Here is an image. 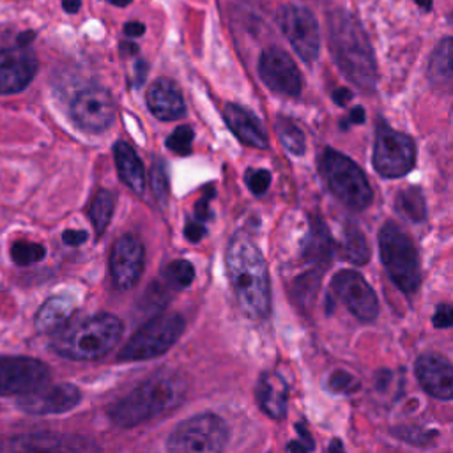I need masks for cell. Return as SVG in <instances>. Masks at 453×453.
Returning <instances> with one entry per match:
<instances>
[{"mask_svg":"<svg viewBox=\"0 0 453 453\" xmlns=\"http://www.w3.org/2000/svg\"><path fill=\"white\" fill-rule=\"evenodd\" d=\"M223 117L230 131L246 145L255 149H267L269 140L265 131L255 115L237 104H226L223 110Z\"/></svg>","mask_w":453,"mask_h":453,"instance_id":"cell-21","label":"cell"},{"mask_svg":"<svg viewBox=\"0 0 453 453\" xmlns=\"http://www.w3.org/2000/svg\"><path fill=\"white\" fill-rule=\"evenodd\" d=\"M246 184L251 189L253 195H264L271 184V172L258 168V170H248L246 173Z\"/></svg>","mask_w":453,"mask_h":453,"instance_id":"cell-35","label":"cell"},{"mask_svg":"<svg viewBox=\"0 0 453 453\" xmlns=\"http://www.w3.org/2000/svg\"><path fill=\"white\" fill-rule=\"evenodd\" d=\"M106 2L117 5V7H126V5H129L133 0H106Z\"/></svg>","mask_w":453,"mask_h":453,"instance_id":"cell-49","label":"cell"},{"mask_svg":"<svg viewBox=\"0 0 453 453\" xmlns=\"http://www.w3.org/2000/svg\"><path fill=\"white\" fill-rule=\"evenodd\" d=\"M343 258L356 264V265H363L368 262L370 258V250L366 244V239L363 235V232L349 223L345 226V242H343Z\"/></svg>","mask_w":453,"mask_h":453,"instance_id":"cell-29","label":"cell"},{"mask_svg":"<svg viewBox=\"0 0 453 453\" xmlns=\"http://www.w3.org/2000/svg\"><path fill=\"white\" fill-rule=\"evenodd\" d=\"M62 5H64V11L65 12H78L80 11V5H81V0H62Z\"/></svg>","mask_w":453,"mask_h":453,"instance_id":"cell-45","label":"cell"},{"mask_svg":"<svg viewBox=\"0 0 453 453\" xmlns=\"http://www.w3.org/2000/svg\"><path fill=\"white\" fill-rule=\"evenodd\" d=\"M120 48H122V53H127V55H134L138 50L136 44H133V42H122Z\"/></svg>","mask_w":453,"mask_h":453,"instance_id":"cell-47","label":"cell"},{"mask_svg":"<svg viewBox=\"0 0 453 453\" xmlns=\"http://www.w3.org/2000/svg\"><path fill=\"white\" fill-rule=\"evenodd\" d=\"M145 250L138 237L122 235L110 251V273L115 285L122 290L134 287L142 276Z\"/></svg>","mask_w":453,"mask_h":453,"instance_id":"cell-16","label":"cell"},{"mask_svg":"<svg viewBox=\"0 0 453 453\" xmlns=\"http://www.w3.org/2000/svg\"><path fill=\"white\" fill-rule=\"evenodd\" d=\"M428 81L439 92H453V37H444L430 55Z\"/></svg>","mask_w":453,"mask_h":453,"instance_id":"cell-23","label":"cell"},{"mask_svg":"<svg viewBox=\"0 0 453 453\" xmlns=\"http://www.w3.org/2000/svg\"><path fill=\"white\" fill-rule=\"evenodd\" d=\"M184 234H186L188 241L198 242V241L205 235V223H202V221H198V219L193 218V219L188 221V225H186V228H184Z\"/></svg>","mask_w":453,"mask_h":453,"instance_id":"cell-39","label":"cell"},{"mask_svg":"<svg viewBox=\"0 0 453 453\" xmlns=\"http://www.w3.org/2000/svg\"><path fill=\"white\" fill-rule=\"evenodd\" d=\"M329 388L336 393H352L359 388V382L350 373H347L343 370H336L329 377Z\"/></svg>","mask_w":453,"mask_h":453,"instance_id":"cell-36","label":"cell"},{"mask_svg":"<svg viewBox=\"0 0 453 453\" xmlns=\"http://www.w3.org/2000/svg\"><path fill=\"white\" fill-rule=\"evenodd\" d=\"M395 209L398 214L411 221H423L426 216V205L421 191L418 188H405L395 198Z\"/></svg>","mask_w":453,"mask_h":453,"instance_id":"cell-27","label":"cell"},{"mask_svg":"<svg viewBox=\"0 0 453 453\" xmlns=\"http://www.w3.org/2000/svg\"><path fill=\"white\" fill-rule=\"evenodd\" d=\"M37 71V58L27 48L0 50V94L21 92Z\"/></svg>","mask_w":453,"mask_h":453,"instance_id":"cell-18","label":"cell"},{"mask_svg":"<svg viewBox=\"0 0 453 453\" xmlns=\"http://www.w3.org/2000/svg\"><path fill=\"white\" fill-rule=\"evenodd\" d=\"M184 319L179 313H161L142 326L120 349V361H143L165 354L182 334Z\"/></svg>","mask_w":453,"mask_h":453,"instance_id":"cell-8","label":"cell"},{"mask_svg":"<svg viewBox=\"0 0 453 453\" xmlns=\"http://www.w3.org/2000/svg\"><path fill=\"white\" fill-rule=\"evenodd\" d=\"M414 373L421 388L434 398H453V365L441 354L426 352L416 359Z\"/></svg>","mask_w":453,"mask_h":453,"instance_id":"cell-19","label":"cell"},{"mask_svg":"<svg viewBox=\"0 0 453 453\" xmlns=\"http://www.w3.org/2000/svg\"><path fill=\"white\" fill-rule=\"evenodd\" d=\"M319 170L329 191L349 209L363 211L372 202V188L363 170L345 154L324 149L319 157Z\"/></svg>","mask_w":453,"mask_h":453,"instance_id":"cell-5","label":"cell"},{"mask_svg":"<svg viewBox=\"0 0 453 453\" xmlns=\"http://www.w3.org/2000/svg\"><path fill=\"white\" fill-rule=\"evenodd\" d=\"M76 310V303L73 297L58 294L48 297L35 315V326L41 333H55L67 326L69 319Z\"/></svg>","mask_w":453,"mask_h":453,"instance_id":"cell-24","label":"cell"},{"mask_svg":"<svg viewBox=\"0 0 453 453\" xmlns=\"http://www.w3.org/2000/svg\"><path fill=\"white\" fill-rule=\"evenodd\" d=\"M71 115L83 131L101 133L110 127L115 119L113 97L106 88L101 87L85 88L74 97Z\"/></svg>","mask_w":453,"mask_h":453,"instance_id":"cell-14","label":"cell"},{"mask_svg":"<svg viewBox=\"0 0 453 453\" xmlns=\"http://www.w3.org/2000/svg\"><path fill=\"white\" fill-rule=\"evenodd\" d=\"M113 209H115V195L108 189H99L94 195V198L90 202V209H88L90 221H92L97 235H101L106 230V226L111 219Z\"/></svg>","mask_w":453,"mask_h":453,"instance_id":"cell-28","label":"cell"},{"mask_svg":"<svg viewBox=\"0 0 453 453\" xmlns=\"http://www.w3.org/2000/svg\"><path fill=\"white\" fill-rule=\"evenodd\" d=\"M278 21L296 53L311 64L320 51V32L313 14L299 5H285L280 11Z\"/></svg>","mask_w":453,"mask_h":453,"instance_id":"cell-11","label":"cell"},{"mask_svg":"<svg viewBox=\"0 0 453 453\" xmlns=\"http://www.w3.org/2000/svg\"><path fill=\"white\" fill-rule=\"evenodd\" d=\"M186 393V380L173 372H157L110 409L119 426H136L177 407Z\"/></svg>","mask_w":453,"mask_h":453,"instance_id":"cell-3","label":"cell"},{"mask_svg":"<svg viewBox=\"0 0 453 453\" xmlns=\"http://www.w3.org/2000/svg\"><path fill=\"white\" fill-rule=\"evenodd\" d=\"M276 131H278V136H280V142L283 143V147L296 154V156H301L306 149V140H304V134L303 131L288 119H280L276 122Z\"/></svg>","mask_w":453,"mask_h":453,"instance_id":"cell-30","label":"cell"},{"mask_svg":"<svg viewBox=\"0 0 453 453\" xmlns=\"http://www.w3.org/2000/svg\"><path fill=\"white\" fill-rule=\"evenodd\" d=\"M329 453H345L343 444L338 439H333L331 444H329Z\"/></svg>","mask_w":453,"mask_h":453,"instance_id":"cell-46","label":"cell"},{"mask_svg":"<svg viewBox=\"0 0 453 453\" xmlns=\"http://www.w3.org/2000/svg\"><path fill=\"white\" fill-rule=\"evenodd\" d=\"M331 288L342 299L347 310L359 320L370 322L377 317L379 313L377 296L359 273L352 269H343L336 273L331 280Z\"/></svg>","mask_w":453,"mask_h":453,"instance_id":"cell-13","label":"cell"},{"mask_svg":"<svg viewBox=\"0 0 453 453\" xmlns=\"http://www.w3.org/2000/svg\"><path fill=\"white\" fill-rule=\"evenodd\" d=\"M80 402V391L69 382L42 386L32 393L23 395L18 405L30 414H58L67 412Z\"/></svg>","mask_w":453,"mask_h":453,"instance_id":"cell-17","label":"cell"},{"mask_svg":"<svg viewBox=\"0 0 453 453\" xmlns=\"http://www.w3.org/2000/svg\"><path fill=\"white\" fill-rule=\"evenodd\" d=\"M0 453H99V449L80 435L32 432L2 441Z\"/></svg>","mask_w":453,"mask_h":453,"instance_id":"cell-10","label":"cell"},{"mask_svg":"<svg viewBox=\"0 0 453 453\" xmlns=\"http://www.w3.org/2000/svg\"><path fill=\"white\" fill-rule=\"evenodd\" d=\"M195 278V269L188 260H175L166 265L165 280L177 288H186Z\"/></svg>","mask_w":453,"mask_h":453,"instance_id":"cell-32","label":"cell"},{"mask_svg":"<svg viewBox=\"0 0 453 453\" xmlns=\"http://www.w3.org/2000/svg\"><path fill=\"white\" fill-rule=\"evenodd\" d=\"M373 168L386 179H396L409 173L416 161V145L405 133L391 129L380 122L373 142Z\"/></svg>","mask_w":453,"mask_h":453,"instance_id":"cell-9","label":"cell"},{"mask_svg":"<svg viewBox=\"0 0 453 453\" xmlns=\"http://www.w3.org/2000/svg\"><path fill=\"white\" fill-rule=\"evenodd\" d=\"M347 120L349 122H352V124H361V122H365V110L363 108H354L350 113H349V117H347Z\"/></svg>","mask_w":453,"mask_h":453,"instance_id":"cell-44","label":"cell"},{"mask_svg":"<svg viewBox=\"0 0 453 453\" xmlns=\"http://www.w3.org/2000/svg\"><path fill=\"white\" fill-rule=\"evenodd\" d=\"M379 248L382 264L395 285L405 294H414L421 283V267L411 237L398 225L386 223L379 232Z\"/></svg>","mask_w":453,"mask_h":453,"instance_id":"cell-6","label":"cell"},{"mask_svg":"<svg viewBox=\"0 0 453 453\" xmlns=\"http://www.w3.org/2000/svg\"><path fill=\"white\" fill-rule=\"evenodd\" d=\"M113 156L117 172L122 182L134 193H143L145 189V168L134 149L126 142H117L113 145Z\"/></svg>","mask_w":453,"mask_h":453,"instance_id":"cell-25","label":"cell"},{"mask_svg":"<svg viewBox=\"0 0 453 453\" xmlns=\"http://www.w3.org/2000/svg\"><path fill=\"white\" fill-rule=\"evenodd\" d=\"M122 324L115 315L101 313L60 331L53 340L58 356L73 361H94L108 354L120 340Z\"/></svg>","mask_w":453,"mask_h":453,"instance_id":"cell-4","label":"cell"},{"mask_svg":"<svg viewBox=\"0 0 453 453\" xmlns=\"http://www.w3.org/2000/svg\"><path fill=\"white\" fill-rule=\"evenodd\" d=\"M32 39H34V34H32V32H25L18 41H19V44H21V46H27Z\"/></svg>","mask_w":453,"mask_h":453,"instance_id":"cell-48","label":"cell"},{"mask_svg":"<svg viewBox=\"0 0 453 453\" xmlns=\"http://www.w3.org/2000/svg\"><path fill=\"white\" fill-rule=\"evenodd\" d=\"M327 32L329 50L338 69L359 88L372 90L377 83V64L359 21L336 9L327 16Z\"/></svg>","mask_w":453,"mask_h":453,"instance_id":"cell-2","label":"cell"},{"mask_svg":"<svg viewBox=\"0 0 453 453\" xmlns=\"http://www.w3.org/2000/svg\"><path fill=\"white\" fill-rule=\"evenodd\" d=\"M50 379L48 366L25 356L0 357V396L7 395H27L42 386Z\"/></svg>","mask_w":453,"mask_h":453,"instance_id":"cell-12","label":"cell"},{"mask_svg":"<svg viewBox=\"0 0 453 453\" xmlns=\"http://www.w3.org/2000/svg\"><path fill=\"white\" fill-rule=\"evenodd\" d=\"M331 251H333V242L329 237L327 228L324 226L322 221H313L311 228H310V235L304 242V250H303V257L311 262L313 265H317L319 269H324L329 264L331 258Z\"/></svg>","mask_w":453,"mask_h":453,"instance_id":"cell-26","label":"cell"},{"mask_svg":"<svg viewBox=\"0 0 453 453\" xmlns=\"http://www.w3.org/2000/svg\"><path fill=\"white\" fill-rule=\"evenodd\" d=\"M191 142H193V129L188 124H182L166 138V147L180 156H186L191 152Z\"/></svg>","mask_w":453,"mask_h":453,"instance_id":"cell-33","label":"cell"},{"mask_svg":"<svg viewBox=\"0 0 453 453\" xmlns=\"http://www.w3.org/2000/svg\"><path fill=\"white\" fill-rule=\"evenodd\" d=\"M287 382L276 372H265L257 384V402L273 419H281L287 412Z\"/></svg>","mask_w":453,"mask_h":453,"instance_id":"cell-22","label":"cell"},{"mask_svg":"<svg viewBox=\"0 0 453 453\" xmlns=\"http://www.w3.org/2000/svg\"><path fill=\"white\" fill-rule=\"evenodd\" d=\"M414 2H416L421 9H426V11L432 7V0H414Z\"/></svg>","mask_w":453,"mask_h":453,"instance_id":"cell-50","label":"cell"},{"mask_svg":"<svg viewBox=\"0 0 453 453\" xmlns=\"http://www.w3.org/2000/svg\"><path fill=\"white\" fill-rule=\"evenodd\" d=\"M44 255H46V250L39 242L21 239L12 242L11 246V257L18 265H30L34 262L42 260Z\"/></svg>","mask_w":453,"mask_h":453,"instance_id":"cell-31","label":"cell"},{"mask_svg":"<svg viewBox=\"0 0 453 453\" xmlns=\"http://www.w3.org/2000/svg\"><path fill=\"white\" fill-rule=\"evenodd\" d=\"M143 32H145V25L140 23V21H129V23L124 25V34H126L127 37H138V35H142Z\"/></svg>","mask_w":453,"mask_h":453,"instance_id":"cell-41","label":"cell"},{"mask_svg":"<svg viewBox=\"0 0 453 453\" xmlns=\"http://www.w3.org/2000/svg\"><path fill=\"white\" fill-rule=\"evenodd\" d=\"M226 274L241 310L251 319H265L271 311V285L265 260L246 234L232 237L226 248Z\"/></svg>","mask_w":453,"mask_h":453,"instance_id":"cell-1","label":"cell"},{"mask_svg":"<svg viewBox=\"0 0 453 453\" xmlns=\"http://www.w3.org/2000/svg\"><path fill=\"white\" fill-rule=\"evenodd\" d=\"M228 441L226 423L211 412L182 421L168 437V453H223Z\"/></svg>","mask_w":453,"mask_h":453,"instance_id":"cell-7","label":"cell"},{"mask_svg":"<svg viewBox=\"0 0 453 453\" xmlns=\"http://www.w3.org/2000/svg\"><path fill=\"white\" fill-rule=\"evenodd\" d=\"M258 74L262 81L274 92L296 97L303 88V80L297 65L280 48H269L260 55Z\"/></svg>","mask_w":453,"mask_h":453,"instance_id":"cell-15","label":"cell"},{"mask_svg":"<svg viewBox=\"0 0 453 453\" xmlns=\"http://www.w3.org/2000/svg\"><path fill=\"white\" fill-rule=\"evenodd\" d=\"M432 322L435 327L446 329V327H453V304L451 303H444L439 304L435 308V313L432 317Z\"/></svg>","mask_w":453,"mask_h":453,"instance_id":"cell-38","label":"cell"},{"mask_svg":"<svg viewBox=\"0 0 453 453\" xmlns=\"http://www.w3.org/2000/svg\"><path fill=\"white\" fill-rule=\"evenodd\" d=\"M149 182H150V188H152L154 195H156L159 200H165L166 191H168V177H166V170H165V166L161 165V161H156V163H154V166H152V170H150Z\"/></svg>","mask_w":453,"mask_h":453,"instance_id":"cell-34","label":"cell"},{"mask_svg":"<svg viewBox=\"0 0 453 453\" xmlns=\"http://www.w3.org/2000/svg\"><path fill=\"white\" fill-rule=\"evenodd\" d=\"M147 76V64L143 60H138L134 64V78H136V85H142L143 80Z\"/></svg>","mask_w":453,"mask_h":453,"instance_id":"cell-43","label":"cell"},{"mask_svg":"<svg viewBox=\"0 0 453 453\" xmlns=\"http://www.w3.org/2000/svg\"><path fill=\"white\" fill-rule=\"evenodd\" d=\"M350 97H352V92L347 90V88H338V90L333 92V99H334V103H338L340 106L347 104V103L350 101Z\"/></svg>","mask_w":453,"mask_h":453,"instance_id":"cell-42","label":"cell"},{"mask_svg":"<svg viewBox=\"0 0 453 453\" xmlns=\"http://www.w3.org/2000/svg\"><path fill=\"white\" fill-rule=\"evenodd\" d=\"M88 239V234L85 230H65L62 234V241L67 244V246H78V244H83L85 241Z\"/></svg>","mask_w":453,"mask_h":453,"instance_id":"cell-40","label":"cell"},{"mask_svg":"<svg viewBox=\"0 0 453 453\" xmlns=\"http://www.w3.org/2000/svg\"><path fill=\"white\" fill-rule=\"evenodd\" d=\"M296 430L299 432L301 437L296 439V441H292V442L288 444V451H290V453H310V451L313 449V439H311V435L308 434V430H306L303 425H297Z\"/></svg>","mask_w":453,"mask_h":453,"instance_id":"cell-37","label":"cell"},{"mask_svg":"<svg viewBox=\"0 0 453 453\" xmlns=\"http://www.w3.org/2000/svg\"><path fill=\"white\" fill-rule=\"evenodd\" d=\"M147 106L159 120H177L186 113L180 88L168 78H157L150 83L147 92Z\"/></svg>","mask_w":453,"mask_h":453,"instance_id":"cell-20","label":"cell"}]
</instances>
